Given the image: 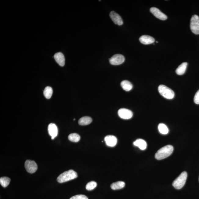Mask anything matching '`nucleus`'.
I'll return each mask as SVG.
<instances>
[{"label":"nucleus","mask_w":199,"mask_h":199,"mask_svg":"<svg viewBox=\"0 0 199 199\" xmlns=\"http://www.w3.org/2000/svg\"><path fill=\"white\" fill-rule=\"evenodd\" d=\"M150 12L153 15L155 16L156 18L161 20H165L168 18L167 16L161 12L159 9L155 7H152L150 9Z\"/></svg>","instance_id":"9"},{"label":"nucleus","mask_w":199,"mask_h":199,"mask_svg":"<svg viewBox=\"0 0 199 199\" xmlns=\"http://www.w3.org/2000/svg\"><path fill=\"white\" fill-rule=\"evenodd\" d=\"M190 29L195 34H199V17L197 15H193L190 22Z\"/></svg>","instance_id":"5"},{"label":"nucleus","mask_w":199,"mask_h":199,"mask_svg":"<svg viewBox=\"0 0 199 199\" xmlns=\"http://www.w3.org/2000/svg\"><path fill=\"white\" fill-rule=\"evenodd\" d=\"M110 17L115 24L122 25L123 24L121 17L114 11H112L110 14Z\"/></svg>","instance_id":"10"},{"label":"nucleus","mask_w":199,"mask_h":199,"mask_svg":"<svg viewBox=\"0 0 199 199\" xmlns=\"http://www.w3.org/2000/svg\"><path fill=\"white\" fill-rule=\"evenodd\" d=\"M187 65V63H183L181 64L176 70V73L179 75H182L183 74L186 72Z\"/></svg>","instance_id":"16"},{"label":"nucleus","mask_w":199,"mask_h":199,"mask_svg":"<svg viewBox=\"0 0 199 199\" xmlns=\"http://www.w3.org/2000/svg\"><path fill=\"white\" fill-rule=\"evenodd\" d=\"M92 119L89 117H83L79 119L78 123L81 125H87L91 123Z\"/></svg>","instance_id":"18"},{"label":"nucleus","mask_w":199,"mask_h":199,"mask_svg":"<svg viewBox=\"0 0 199 199\" xmlns=\"http://www.w3.org/2000/svg\"><path fill=\"white\" fill-rule=\"evenodd\" d=\"M118 114L119 117L124 120H129L133 116L132 111L126 108H121L118 111Z\"/></svg>","instance_id":"8"},{"label":"nucleus","mask_w":199,"mask_h":199,"mask_svg":"<svg viewBox=\"0 0 199 199\" xmlns=\"http://www.w3.org/2000/svg\"><path fill=\"white\" fill-rule=\"evenodd\" d=\"M194 102L197 104H199V90L197 92L194 97Z\"/></svg>","instance_id":"26"},{"label":"nucleus","mask_w":199,"mask_h":199,"mask_svg":"<svg viewBox=\"0 0 199 199\" xmlns=\"http://www.w3.org/2000/svg\"><path fill=\"white\" fill-rule=\"evenodd\" d=\"M173 150L174 148L172 145H166L157 151L155 154V157L158 160L165 159L171 155Z\"/></svg>","instance_id":"1"},{"label":"nucleus","mask_w":199,"mask_h":199,"mask_svg":"<svg viewBox=\"0 0 199 199\" xmlns=\"http://www.w3.org/2000/svg\"><path fill=\"white\" fill-rule=\"evenodd\" d=\"M125 58L121 54H115L109 59V61L111 64L114 65H118L121 64L125 61Z\"/></svg>","instance_id":"6"},{"label":"nucleus","mask_w":199,"mask_h":199,"mask_svg":"<svg viewBox=\"0 0 199 199\" xmlns=\"http://www.w3.org/2000/svg\"><path fill=\"white\" fill-rule=\"evenodd\" d=\"M158 91L162 96L166 99H172L175 97V94L173 90L165 85H160L158 87Z\"/></svg>","instance_id":"4"},{"label":"nucleus","mask_w":199,"mask_h":199,"mask_svg":"<svg viewBox=\"0 0 199 199\" xmlns=\"http://www.w3.org/2000/svg\"><path fill=\"white\" fill-rule=\"evenodd\" d=\"M10 179L6 177H2L0 178V184L3 187H6L10 184Z\"/></svg>","instance_id":"23"},{"label":"nucleus","mask_w":199,"mask_h":199,"mask_svg":"<svg viewBox=\"0 0 199 199\" xmlns=\"http://www.w3.org/2000/svg\"><path fill=\"white\" fill-rule=\"evenodd\" d=\"M125 186V183L121 181L113 183L111 185V188L113 190H117L122 189Z\"/></svg>","instance_id":"19"},{"label":"nucleus","mask_w":199,"mask_h":199,"mask_svg":"<svg viewBox=\"0 0 199 199\" xmlns=\"http://www.w3.org/2000/svg\"><path fill=\"white\" fill-rule=\"evenodd\" d=\"M53 90L52 88L49 86L46 87L44 91V96L47 99H50L52 96Z\"/></svg>","instance_id":"21"},{"label":"nucleus","mask_w":199,"mask_h":199,"mask_svg":"<svg viewBox=\"0 0 199 199\" xmlns=\"http://www.w3.org/2000/svg\"><path fill=\"white\" fill-rule=\"evenodd\" d=\"M48 129L49 136L51 137L52 139H54L58 135L57 127L56 124L54 123H51L48 126Z\"/></svg>","instance_id":"11"},{"label":"nucleus","mask_w":199,"mask_h":199,"mask_svg":"<svg viewBox=\"0 0 199 199\" xmlns=\"http://www.w3.org/2000/svg\"><path fill=\"white\" fill-rule=\"evenodd\" d=\"M139 40L142 44L145 45L151 44L155 42V40L153 37L147 35H142L140 37Z\"/></svg>","instance_id":"13"},{"label":"nucleus","mask_w":199,"mask_h":199,"mask_svg":"<svg viewBox=\"0 0 199 199\" xmlns=\"http://www.w3.org/2000/svg\"><path fill=\"white\" fill-rule=\"evenodd\" d=\"M104 141L107 145L111 147H114L117 143L116 137L111 135L106 136L104 138Z\"/></svg>","instance_id":"12"},{"label":"nucleus","mask_w":199,"mask_h":199,"mask_svg":"<svg viewBox=\"0 0 199 199\" xmlns=\"http://www.w3.org/2000/svg\"><path fill=\"white\" fill-rule=\"evenodd\" d=\"M158 130L161 134L163 135H166L168 133V129L165 124L163 123H160L158 125Z\"/></svg>","instance_id":"20"},{"label":"nucleus","mask_w":199,"mask_h":199,"mask_svg":"<svg viewBox=\"0 0 199 199\" xmlns=\"http://www.w3.org/2000/svg\"><path fill=\"white\" fill-rule=\"evenodd\" d=\"M97 186V183L94 181H92L87 184L86 188L88 191H92L95 189Z\"/></svg>","instance_id":"24"},{"label":"nucleus","mask_w":199,"mask_h":199,"mask_svg":"<svg viewBox=\"0 0 199 199\" xmlns=\"http://www.w3.org/2000/svg\"></svg>","instance_id":"27"},{"label":"nucleus","mask_w":199,"mask_h":199,"mask_svg":"<svg viewBox=\"0 0 199 199\" xmlns=\"http://www.w3.org/2000/svg\"><path fill=\"white\" fill-rule=\"evenodd\" d=\"M187 177V173L185 171L182 172L173 183V186L175 189L179 190L183 187Z\"/></svg>","instance_id":"3"},{"label":"nucleus","mask_w":199,"mask_h":199,"mask_svg":"<svg viewBox=\"0 0 199 199\" xmlns=\"http://www.w3.org/2000/svg\"><path fill=\"white\" fill-rule=\"evenodd\" d=\"M68 139L69 141L74 143H77L79 142L81 139V137L76 133H73V134L69 135L68 136Z\"/></svg>","instance_id":"22"},{"label":"nucleus","mask_w":199,"mask_h":199,"mask_svg":"<svg viewBox=\"0 0 199 199\" xmlns=\"http://www.w3.org/2000/svg\"><path fill=\"white\" fill-rule=\"evenodd\" d=\"M25 167L27 171L31 174L35 173L38 168L36 163L34 161L29 160H27L25 163Z\"/></svg>","instance_id":"7"},{"label":"nucleus","mask_w":199,"mask_h":199,"mask_svg":"<svg viewBox=\"0 0 199 199\" xmlns=\"http://www.w3.org/2000/svg\"><path fill=\"white\" fill-rule=\"evenodd\" d=\"M70 199H88V197L83 195H77L71 198Z\"/></svg>","instance_id":"25"},{"label":"nucleus","mask_w":199,"mask_h":199,"mask_svg":"<svg viewBox=\"0 0 199 199\" xmlns=\"http://www.w3.org/2000/svg\"><path fill=\"white\" fill-rule=\"evenodd\" d=\"M121 86L124 90L127 92L130 91L133 88L132 83L127 80L122 81L121 83Z\"/></svg>","instance_id":"17"},{"label":"nucleus","mask_w":199,"mask_h":199,"mask_svg":"<svg viewBox=\"0 0 199 199\" xmlns=\"http://www.w3.org/2000/svg\"><path fill=\"white\" fill-rule=\"evenodd\" d=\"M54 58L56 63L60 66L63 67L65 64V58L63 53L59 52L54 55Z\"/></svg>","instance_id":"14"},{"label":"nucleus","mask_w":199,"mask_h":199,"mask_svg":"<svg viewBox=\"0 0 199 199\" xmlns=\"http://www.w3.org/2000/svg\"><path fill=\"white\" fill-rule=\"evenodd\" d=\"M133 144L135 146L137 147L142 150H144L147 147V143L145 140L141 139H138L134 142Z\"/></svg>","instance_id":"15"},{"label":"nucleus","mask_w":199,"mask_h":199,"mask_svg":"<svg viewBox=\"0 0 199 199\" xmlns=\"http://www.w3.org/2000/svg\"><path fill=\"white\" fill-rule=\"evenodd\" d=\"M77 177V173L73 170H70L61 174L57 178V181L59 183H63L73 180Z\"/></svg>","instance_id":"2"}]
</instances>
